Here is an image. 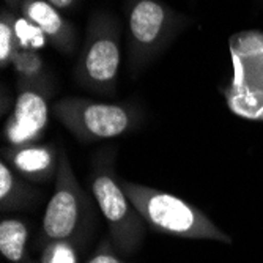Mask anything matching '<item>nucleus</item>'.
I'll use <instances>...</instances> for the list:
<instances>
[{
    "label": "nucleus",
    "mask_w": 263,
    "mask_h": 263,
    "mask_svg": "<svg viewBox=\"0 0 263 263\" xmlns=\"http://www.w3.org/2000/svg\"><path fill=\"white\" fill-rule=\"evenodd\" d=\"M126 196L153 230L186 240H208L232 245V236L221 230L196 205L145 184L122 180Z\"/></svg>",
    "instance_id": "nucleus-1"
},
{
    "label": "nucleus",
    "mask_w": 263,
    "mask_h": 263,
    "mask_svg": "<svg viewBox=\"0 0 263 263\" xmlns=\"http://www.w3.org/2000/svg\"><path fill=\"white\" fill-rule=\"evenodd\" d=\"M91 194L109 229V238L123 257L136 254L147 233V222L136 210L115 174V148L95 153L90 169Z\"/></svg>",
    "instance_id": "nucleus-2"
},
{
    "label": "nucleus",
    "mask_w": 263,
    "mask_h": 263,
    "mask_svg": "<svg viewBox=\"0 0 263 263\" xmlns=\"http://www.w3.org/2000/svg\"><path fill=\"white\" fill-rule=\"evenodd\" d=\"M54 194L46 206L35 249L55 240H71L85 245L95 221V208L90 196L81 186L73 165L63 148L59 150V167Z\"/></svg>",
    "instance_id": "nucleus-3"
},
{
    "label": "nucleus",
    "mask_w": 263,
    "mask_h": 263,
    "mask_svg": "<svg viewBox=\"0 0 263 263\" xmlns=\"http://www.w3.org/2000/svg\"><path fill=\"white\" fill-rule=\"evenodd\" d=\"M187 22V16L161 0H128L126 26L131 73H140L159 57Z\"/></svg>",
    "instance_id": "nucleus-4"
},
{
    "label": "nucleus",
    "mask_w": 263,
    "mask_h": 263,
    "mask_svg": "<svg viewBox=\"0 0 263 263\" xmlns=\"http://www.w3.org/2000/svg\"><path fill=\"white\" fill-rule=\"evenodd\" d=\"M120 24L104 10L93 11L85 30V40L74 68L76 84L101 95H114L122 62Z\"/></svg>",
    "instance_id": "nucleus-5"
},
{
    "label": "nucleus",
    "mask_w": 263,
    "mask_h": 263,
    "mask_svg": "<svg viewBox=\"0 0 263 263\" xmlns=\"http://www.w3.org/2000/svg\"><path fill=\"white\" fill-rule=\"evenodd\" d=\"M57 120L82 143L125 136L142 123V110L134 104L101 103L66 97L54 104Z\"/></svg>",
    "instance_id": "nucleus-6"
},
{
    "label": "nucleus",
    "mask_w": 263,
    "mask_h": 263,
    "mask_svg": "<svg viewBox=\"0 0 263 263\" xmlns=\"http://www.w3.org/2000/svg\"><path fill=\"white\" fill-rule=\"evenodd\" d=\"M233 79L226 88L230 110L252 122H263V33L246 32L230 40Z\"/></svg>",
    "instance_id": "nucleus-7"
},
{
    "label": "nucleus",
    "mask_w": 263,
    "mask_h": 263,
    "mask_svg": "<svg viewBox=\"0 0 263 263\" xmlns=\"http://www.w3.org/2000/svg\"><path fill=\"white\" fill-rule=\"evenodd\" d=\"M51 85H17V98L4 128L8 145L35 143L49 123Z\"/></svg>",
    "instance_id": "nucleus-8"
},
{
    "label": "nucleus",
    "mask_w": 263,
    "mask_h": 263,
    "mask_svg": "<svg viewBox=\"0 0 263 263\" xmlns=\"http://www.w3.org/2000/svg\"><path fill=\"white\" fill-rule=\"evenodd\" d=\"M21 14L44 35L55 51L63 55L74 52L78 33L74 26L65 19L59 8L47 4L46 0H22L19 7Z\"/></svg>",
    "instance_id": "nucleus-9"
},
{
    "label": "nucleus",
    "mask_w": 263,
    "mask_h": 263,
    "mask_svg": "<svg viewBox=\"0 0 263 263\" xmlns=\"http://www.w3.org/2000/svg\"><path fill=\"white\" fill-rule=\"evenodd\" d=\"M5 159L13 169L30 183H49L57 175L59 150L46 143L29 145H8L2 150Z\"/></svg>",
    "instance_id": "nucleus-10"
},
{
    "label": "nucleus",
    "mask_w": 263,
    "mask_h": 263,
    "mask_svg": "<svg viewBox=\"0 0 263 263\" xmlns=\"http://www.w3.org/2000/svg\"><path fill=\"white\" fill-rule=\"evenodd\" d=\"M41 193L22 178L13 167L2 159L0 162V208L2 211L26 210L38 202Z\"/></svg>",
    "instance_id": "nucleus-11"
},
{
    "label": "nucleus",
    "mask_w": 263,
    "mask_h": 263,
    "mask_svg": "<svg viewBox=\"0 0 263 263\" xmlns=\"http://www.w3.org/2000/svg\"><path fill=\"white\" fill-rule=\"evenodd\" d=\"M0 252L10 263H40L29 254V227L22 219H2L0 222Z\"/></svg>",
    "instance_id": "nucleus-12"
},
{
    "label": "nucleus",
    "mask_w": 263,
    "mask_h": 263,
    "mask_svg": "<svg viewBox=\"0 0 263 263\" xmlns=\"http://www.w3.org/2000/svg\"><path fill=\"white\" fill-rule=\"evenodd\" d=\"M17 85H51L44 62L35 49H19L11 62Z\"/></svg>",
    "instance_id": "nucleus-13"
},
{
    "label": "nucleus",
    "mask_w": 263,
    "mask_h": 263,
    "mask_svg": "<svg viewBox=\"0 0 263 263\" xmlns=\"http://www.w3.org/2000/svg\"><path fill=\"white\" fill-rule=\"evenodd\" d=\"M17 14L8 7L2 8L0 13V66L7 68L11 65L14 54L19 51V43L16 35Z\"/></svg>",
    "instance_id": "nucleus-14"
},
{
    "label": "nucleus",
    "mask_w": 263,
    "mask_h": 263,
    "mask_svg": "<svg viewBox=\"0 0 263 263\" xmlns=\"http://www.w3.org/2000/svg\"><path fill=\"white\" fill-rule=\"evenodd\" d=\"M82 245L71 240H55L46 243L40 252V263H79Z\"/></svg>",
    "instance_id": "nucleus-15"
},
{
    "label": "nucleus",
    "mask_w": 263,
    "mask_h": 263,
    "mask_svg": "<svg viewBox=\"0 0 263 263\" xmlns=\"http://www.w3.org/2000/svg\"><path fill=\"white\" fill-rule=\"evenodd\" d=\"M87 263H126V260H123V255L115 249L110 238L106 236L100 241Z\"/></svg>",
    "instance_id": "nucleus-16"
},
{
    "label": "nucleus",
    "mask_w": 263,
    "mask_h": 263,
    "mask_svg": "<svg viewBox=\"0 0 263 263\" xmlns=\"http://www.w3.org/2000/svg\"><path fill=\"white\" fill-rule=\"evenodd\" d=\"M46 2L54 5L59 10H68L76 4V0H46Z\"/></svg>",
    "instance_id": "nucleus-17"
},
{
    "label": "nucleus",
    "mask_w": 263,
    "mask_h": 263,
    "mask_svg": "<svg viewBox=\"0 0 263 263\" xmlns=\"http://www.w3.org/2000/svg\"><path fill=\"white\" fill-rule=\"evenodd\" d=\"M4 2H5V5H7L10 10L16 11V10H19V7H21V4H22V0H4Z\"/></svg>",
    "instance_id": "nucleus-18"
},
{
    "label": "nucleus",
    "mask_w": 263,
    "mask_h": 263,
    "mask_svg": "<svg viewBox=\"0 0 263 263\" xmlns=\"http://www.w3.org/2000/svg\"><path fill=\"white\" fill-rule=\"evenodd\" d=\"M260 2H263V0H260Z\"/></svg>",
    "instance_id": "nucleus-19"
}]
</instances>
